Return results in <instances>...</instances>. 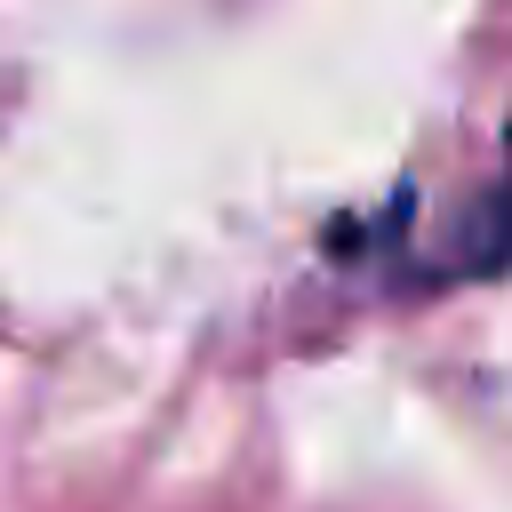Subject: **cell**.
Segmentation results:
<instances>
[{
  "label": "cell",
  "instance_id": "1",
  "mask_svg": "<svg viewBox=\"0 0 512 512\" xmlns=\"http://www.w3.org/2000/svg\"><path fill=\"white\" fill-rule=\"evenodd\" d=\"M504 264H512V136H504V176H496V192L472 208L448 272H456V280H488V272H504Z\"/></svg>",
  "mask_w": 512,
  "mask_h": 512
}]
</instances>
